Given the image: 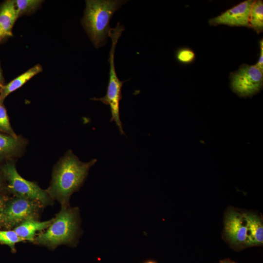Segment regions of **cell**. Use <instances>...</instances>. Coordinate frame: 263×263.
<instances>
[{
  "instance_id": "cell-7",
  "label": "cell",
  "mask_w": 263,
  "mask_h": 263,
  "mask_svg": "<svg viewBox=\"0 0 263 263\" xmlns=\"http://www.w3.org/2000/svg\"><path fill=\"white\" fill-rule=\"evenodd\" d=\"M263 74L255 65L244 64L238 70L230 74V88L240 97L252 96L263 87Z\"/></svg>"
},
{
  "instance_id": "cell-15",
  "label": "cell",
  "mask_w": 263,
  "mask_h": 263,
  "mask_svg": "<svg viewBox=\"0 0 263 263\" xmlns=\"http://www.w3.org/2000/svg\"><path fill=\"white\" fill-rule=\"evenodd\" d=\"M249 24L250 28H252L258 34L263 30V2L262 0H254L251 6Z\"/></svg>"
},
{
  "instance_id": "cell-23",
  "label": "cell",
  "mask_w": 263,
  "mask_h": 263,
  "mask_svg": "<svg viewBox=\"0 0 263 263\" xmlns=\"http://www.w3.org/2000/svg\"><path fill=\"white\" fill-rule=\"evenodd\" d=\"M219 263H237L234 261L231 260L229 259H225L222 260H220Z\"/></svg>"
},
{
  "instance_id": "cell-21",
  "label": "cell",
  "mask_w": 263,
  "mask_h": 263,
  "mask_svg": "<svg viewBox=\"0 0 263 263\" xmlns=\"http://www.w3.org/2000/svg\"><path fill=\"white\" fill-rule=\"evenodd\" d=\"M8 199V198L6 196L0 194V225L1 221L3 210Z\"/></svg>"
},
{
  "instance_id": "cell-2",
  "label": "cell",
  "mask_w": 263,
  "mask_h": 263,
  "mask_svg": "<svg viewBox=\"0 0 263 263\" xmlns=\"http://www.w3.org/2000/svg\"><path fill=\"white\" fill-rule=\"evenodd\" d=\"M78 207H61L45 230L36 235L34 243L55 249L61 244L75 245L80 234Z\"/></svg>"
},
{
  "instance_id": "cell-19",
  "label": "cell",
  "mask_w": 263,
  "mask_h": 263,
  "mask_svg": "<svg viewBox=\"0 0 263 263\" xmlns=\"http://www.w3.org/2000/svg\"><path fill=\"white\" fill-rule=\"evenodd\" d=\"M178 61L183 64H188L193 62L195 58L193 51L188 48H182L177 50L175 54Z\"/></svg>"
},
{
  "instance_id": "cell-20",
  "label": "cell",
  "mask_w": 263,
  "mask_h": 263,
  "mask_svg": "<svg viewBox=\"0 0 263 263\" xmlns=\"http://www.w3.org/2000/svg\"><path fill=\"white\" fill-rule=\"evenodd\" d=\"M260 54L258 62L255 65L263 72V39L260 41Z\"/></svg>"
},
{
  "instance_id": "cell-17",
  "label": "cell",
  "mask_w": 263,
  "mask_h": 263,
  "mask_svg": "<svg viewBox=\"0 0 263 263\" xmlns=\"http://www.w3.org/2000/svg\"><path fill=\"white\" fill-rule=\"evenodd\" d=\"M23 241L14 230H0V243L9 246L13 252L15 251L16 244Z\"/></svg>"
},
{
  "instance_id": "cell-10",
  "label": "cell",
  "mask_w": 263,
  "mask_h": 263,
  "mask_svg": "<svg viewBox=\"0 0 263 263\" xmlns=\"http://www.w3.org/2000/svg\"><path fill=\"white\" fill-rule=\"evenodd\" d=\"M246 224V246H261L263 243V222L261 217L250 212H244Z\"/></svg>"
},
{
  "instance_id": "cell-16",
  "label": "cell",
  "mask_w": 263,
  "mask_h": 263,
  "mask_svg": "<svg viewBox=\"0 0 263 263\" xmlns=\"http://www.w3.org/2000/svg\"><path fill=\"white\" fill-rule=\"evenodd\" d=\"M42 1L40 0H14L19 17L34 12L39 7Z\"/></svg>"
},
{
  "instance_id": "cell-18",
  "label": "cell",
  "mask_w": 263,
  "mask_h": 263,
  "mask_svg": "<svg viewBox=\"0 0 263 263\" xmlns=\"http://www.w3.org/2000/svg\"><path fill=\"white\" fill-rule=\"evenodd\" d=\"M3 102V100L0 99V132L14 137H17L18 136L15 133L11 126L6 110Z\"/></svg>"
},
{
  "instance_id": "cell-14",
  "label": "cell",
  "mask_w": 263,
  "mask_h": 263,
  "mask_svg": "<svg viewBox=\"0 0 263 263\" xmlns=\"http://www.w3.org/2000/svg\"><path fill=\"white\" fill-rule=\"evenodd\" d=\"M42 71L41 66L38 64L24 73L17 76L5 85L0 88V99L4 100L8 94L20 88L35 75Z\"/></svg>"
},
{
  "instance_id": "cell-11",
  "label": "cell",
  "mask_w": 263,
  "mask_h": 263,
  "mask_svg": "<svg viewBox=\"0 0 263 263\" xmlns=\"http://www.w3.org/2000/svg\"><path fill=\"white\" fill-rule=\"evenodd\" d=\"M18 18L14 0H6L0 7V42L12 36V30Z\"/></svg>"
},
{
  "instance_id": "cell-8",
  "label": "cell",
  "mask_w": 263,
  "mask_h": 263,
  "mask_svg": "<svg viewBox=\"0 0 263 263\" xmlns=\"http://www.w3.org/2000/svg\"><path fill=\"white\" fill-rule=\"evenodd\" d=\"M223 237L234 249L240 250L246 246V224L244 212L232 207L225 213Z\"/></svg>"
},
{
  "instance_id": "cell-3",
  "label": "cell",
  "mask_w": 263,
  "mask_h": 263,
  "mask_svg": "<svg viewBox=\"0 0 263 263\" xmlns=\"http://www.w3.org/2000/svg\"><path fill=\"white\" fill-rule=\"evenodd\" d=\"M127 0H87L81 24L94 46L105 45L111 28L110 21L114 13Z\"/></svg>"
},
{
  "instance_id": "cell-13",
  "label": "cell",
  "mask_w": 263,
  "mask_h": 263,
  "mask_svg": "<svg viewBox=\"0 0 263 263\" xmlns=\"http://www.w3.org/2000/svg\"><path fill=\"white\" fill-rule=\"evenodd\" d=\"M53 221V218L40 222L38 219L27 220L14 228L16 234L24 241L33 242L38 231H42L47 228Z\"/></svg>"
},
{
  "instance_id": "cell-6",
  "label": "cell",
  "mask_w": 263,
  "mask_h": 263,
  "mask_svg": "<svg viewBox=\"0 0 263 263\" xmlns=\"http://www.w3.org/2000/svg\"><path fill=\"white\" fill-rule=\"evenodd\" d=\"M43 207L36 200L16 196L8 199L3 210L0 227L9 230L27 220L38 219Z\"/></svg>"
},
{
  "instance_id": "cell-22",
  "label": "cell",
  "mask_w": 263,
  "mask_h": 263,
  "mask_svg": "<svg viewBox=\"0 0 263 263\" xmlns=\"http://www.w3.org/2000/svg\"><path fill=\"white\" fill-rule=\"evenodd\" d=\"M4 178L0 169V191H1L4 187Z\"/></svg>"
},
{
  "instance_id": "cell-1",
  "label": "cell",
  "mask_w": 263,
  "mask_h": 263,
  "mask_svg": "<svg viewBox=\"0 0 263 263\" xmlns=\"http://www.w3.org/2000/svg\"><path fill=\"white\" fill-rule=\"evenodd\" d=\"M97 161L83 162L71 150L68 151L54 168L50 186L45 190L61 207H69L71 195L83 185L90 168Z\"/></svg>"
},
{
  "instance_id": "cell-24",
  "label": "cell",
  "mask_w": 263,
  "mask_h": 263,
  "mask_svg": "<svg viewBox=\"0 0 263 263\" xmlns=\"http://www.w3.org/2000/svg\"><path fill=\"white\" fill-rule=\"evenodd\" d=\"M142 263H158L154 260L148 259L144 261Z\"/></svg>"
},
{
  "instance_id": "cell-9",
  "label": "cell",
  "mask_w": 263,
  "mask_h": 263,
  "mask_svg": "<svg viewBox=\"0 0 263 263\" xmlns=\"http://www.w3.org/2000/svg\"><path fill=\"white\" fill-rule=\"evenodd\" d=\"M253 0H244L209 20L210 25L220 24L249 28V18Z\"/></svg>"
},
{
  "instance_id": "cell-25",
  "label": "cell",
  "mask_w": 263,
  "mask_h": 263,
  "mask_svg": "<svg viewBox=\"0 0 263 263\" xmlns=\"http://www.w3.org/2000/svg\"><path fill=\"white\" fill-rule=\"evenodd\" d=\"M3 82V76L2 74V71L0 67V86H2L3 85H2Z\"/></svg>"
},
{
  "instance_id": "cell-12",
  "label": "cell",
  "mask_w": 263,
  "mask_h": 263,
  "mask_svg": "<svg viewBox=\"0 0 263 263\" xmlns=\"http://www.w3.org/2000/svg\"><path fill=\"white\" fill-rule=\"evenodd\" d=\"M25 143L19 136L14 137L0 132V161L12 159L20 154Z\"/></svg>"
},
{
  "instance_id": "cell-26",
  "label": "cell",
  "mask_w": 263,
  "mask_h": 263,
  "mask_svg": "<svg viewBox=\"0 0 263 263\" xmlns=\"http://www.w3.org/2000/svg\"><path fill=\"white\" fill-rule=\"evenodd\" d=\"M1 87V86H0V88Z\"/></svg>"
},
{
  "instance_id": "cell-4",
  "label": "cell",
  "mask_w": 263,
  "mask_h": 263,
  "mask_svg": "<svg viewBox=\"0 0 263 263\" xmlns=\"http://www.w3.org/2000/svg\"><path fill=\"white\" fill-rule=\"evenodd\" d=\"M124 30V27L118 22L114 28H111L109 37L112 39V46L108 61L110 64L109 79L106 95L100 98H93L94 101H99L110 107L111 122L114 121L118 127L121 135H125L120 118V101L122 95L121 89L123 83L127 80L121 81L118 78L114 67V53L118 39Z\"/></svg>"
},
{
  "instance_id": "cell-5",
  "label": "cell",
  "mask_w": 263,
  "mask_h": 263,
  "mask_svg": "<svg viewBox=\"0 0 263 263\" xmlns=\"http://www.w3.org/2000/svg\"><path fill=\"white\" fill-rule=\"evenodd\" d=\"M6 182L8 190L15 196L39 201L44 207L51 205L53 200L46 190L40 188L35 182L22 177L17 171L13 159L6 161L0 167Z\"/></svg>"
}]
</instances>
